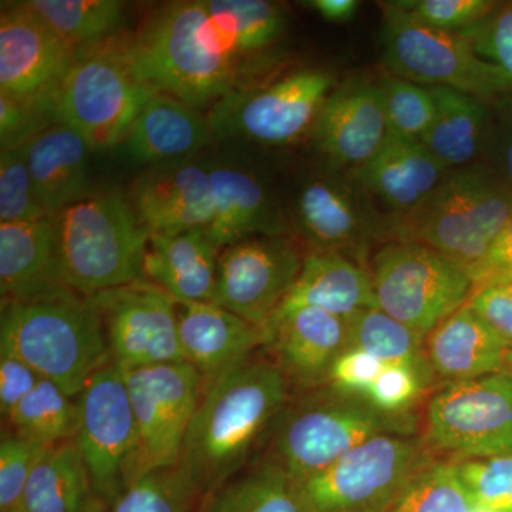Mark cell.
Here are the masks:
<instances>
[{
    "label": "cell",
    "instance_id": "cell-1",
    "mask_svg": "<svg viewBox=\"0 0 512 512\" xmlns=\"http://www.w3.org/2000/svg\"><path fill=\"white\" fill-rule=\"evenodd\" d=\"M289 394L291 384L271 359H249L204 386L175 467L198 500L245 470Z\"/></svg>",
    "mask_w": 512,
    "mask_h": 512
},
{
    "label": "cell",
    "instance_id": "cell-2",
    "mask_svg": "<svg viewBox=\"0 0 512 512\" xmlns=\"http://www.w3.org/2000/svg\"><path fill=\"white\" fill-rule=\"evenodd\" d=\"M123 45L140 79L197 109L241 87L247 70L212 25L204 0L167 3Z\"/></svg>",
    "mask_w": 512,
    "mask_h": 512
},
{
    "label": "cell",
    "instance_id": "cell-3",
    "mask_svg": "<svg viewBox=\"0 0 512 512\" xmlns=\"http://www.w3.org/2000/svg\"><path fill=\"white\" fill-rule=\"evenodd\" d=\"M0 350L20 357L74 399L111 362L99 311L90 298L69 289L3 303Z\"/></svg>",
    "mask_w": 512,
    "mask_h": 512
},
{
    "label": "cell",
    "instance_id": "cell-4",
    "mask_svg": "<svg viewBox=\"0 0 512 512\" xmlns=\"http://www.w3.org/2000/svg\"><path fill=\"white\" fill-rule=\"evenodd\" d=\"M52 217L64 288L90 298L144 279L150 232L126 195H86Z\"/></svg>",
    "mask_w": 512,
    "mask_h": 512
},
{
    "label": "cell",
    "instance_id": "cell-5",
    "mask_svg": "<svg viewBox=\"0 0 512 512\" xmlns=\"http://www.w3.org/2000/svg\"><path fill=\"white\" fill-rule=\"evenodd\" d=\"M383 434H413L412 417L384 414L365 397L328 384L289 400L269 433L266 458L302 483Z\"/></svg>",
    "mask_w": 512,
    "mask_h": 512
},
{
    "label": "cell",
    "instance_id": "cell-6",
    "mask_svg": "<svg viewBox=\"0 0 512 512\" xmlns=\"http://www.w3.org/2000/svg\"><path fill=\"white\" fill-rule=\"evenodd\" d=\"M511 214L510 188L487 165L476 163L448 171L419 210L390 222V242H419L470 272L493 248Z\"/></svg>",
    "mask_w": 512,
    "mask_h": 512
},
{
    "label": "cell",
    "instance_id": "cell-7",
    "mask_svg": "<svg viewBox=\"0 0 512 512\" xmlns=\"http://www.w3.org/2000/svg\"><path fill=\"white\" fill-rule=\"evenodd\" d=\"M156 92L134 70L123 39L110 37L79 50L62 79L39 99L53 123L72 127L94 151L124 143Z\"/></svg>",
    "mask_w": 512,
    "mask_h": 512
},
{
    "label": "cell",
    "instance_id": "cell-8",
    "mask_svg": "<svg viewBox=\"0 0 512 512\" xmlns=\"http://www.w3.org/2000/svg\"><path fill=\"white\" fill-rule=\"evenodd\" d=\"M382 10L383 63L394 77L450 87L488 104L510 96L503 74L477 55L466 36L431 28L400 2H384Z\"/></svg>",
    "mask_w": 512,
    "mask_h": 512
},
{
    "label": "cell",
    "instance_id": "cell-9",
    "mask_svg": "<svg viewBox=\"0 0 512 512\" xmlns=\"http://www.w3.org/2000/svg\"><path fill=\"white\" fill-rule=\"evenodd\" d=\"M338 86L322 69H298L262 84H245L215 101V140L289 147L311 137L323 104Z\"/></svg>",
    "mask_w": 512,
    "mask_h": 512
},
{
    "label": "cell",
    "instance_id": "cell-10",
    "mask_svg": "<svg viewBox=\"0 0 512 512\" xmlns=\"http://www.w3.org/2000/svg\"><path fill=\"white\" fill-rule=\"evenodd\" d=\"M369 272L379 309L423 338L474 291L463 266L419 242L380 245Z\"/></svg>",
    "mask_w": 512,
    "mask_h": 512
},
{
    "label": "cell",
    "instance_id": "cell-11",
    "mask_svg": "<svg viewBox=\"0 0 512 512\" xmlns=\"http://www.w3.org/2000/svg\"><path fill=\"white\" fill-rule=\"evenodd\" d=\"M427 441L413 434L370 439L303 480L311 512H389L417 471L429 464Z\"/></svg>",
    "mask_w": 512,
    "mask_h": 512
},
{
    "label": "cell",
    "instance_id": "cell-12",
    "mask_svg": "<svg viewBox=\"0 0 512 512\" xmlns=\"http://www.w3.org/2000/svg\"><path fill=\"white\" fill-rule=\"evenodd\" d=\"M79 403L76 443L89 471L93 491L113 505L136 481L138 436L123 372L111 360L90 377Z\"/></svg>",
    "mask_w": 512,
    "mask_h": 512
},
{
    "label": "cell",
    "instance_id": "cell-13",
    "mask_svg": "<svg viewBox=\"0 0 512 512\" xmlns=\"http://www.w3.org/2000/svg\"><path fill=\"white\" fill-rule=\"evenodd\" d=\"M426 441L456 460L512 454L511 373L441 386L427 403Z\"/></svg>",
    "mask_w": 512,
    "mask_h": 512
},
{
    "label": "cell",
    "instance_id": "cell-14",
    "mask_svg": "<svg viewBox=\"0 0 512 512\" xmlns=\"http://www.w3.org/2000/svg\"><path fill=\"white\" fill-rule=\"evenodd\" d=\"M121 372L137 427L136 481L147 474L177 467L204 393V379L188 362Z\"/></svg>",
    "mask_w": 512,
    "mask_h": 512
},
{
    "label": "cell",
    "instance_id": "cell-15",
    "mask_svg": "<svg viewBox=\"0 0 512 512\" xmlns=\"http://www.w3.org/2000/svg\"><path fill=\"white\" fill-rule=\"evenodd\" d=\"M292 221L311 249L340 252L359 264L372 245L390 242L389 220L348 171L335 168L315 171L299 184Z\"/></svg>",
    "mask_w": 512,
    "mask_h": 512
},
{
    "label": "cell",
    "instance_id": "cell-16",
    "mask_svg": "<svg viewBox=\"0 0 512 512\" xmlns=\"http://www.w3.org/2000/svg\"><path fill=\"white\" fill-rule=\"evenodd\" d=\"M305 255L291 235H259L222 248L212 302L265 330L301 274Z\"/></svg>",
    "mask_w": 512,
    "mask_h": 512
},
{
    "label": "cell",
    "instance_id": "cell-17",
    "mask_svg": "<svg viewBox=\"0 0 512 512\" xmlns=\"http://www.w3.org/2000/svg\"><path fill=\"white\" fill-rule=\"evenodd\" d=\"M106 330L111 360L121 369L185 362L177 301L148 279L90 296Z\"/></svg>",
    "mask_w": 512,
    "mask_h": 512
},
{
    "label": "cell",
    "instance_id": "cell-18",
    "mask_svg": "<svg viewBox=\"0 0 512 512\" xmlns=\"http://www.w3.org/2000/svg\"><path fill=\"white\" fill-rule=\"evenodd\" d=\"M389 138L380 82L352 77L338 84L320 110L312 146L325 167L353 171L369 163Z\"/></svg>",
    "mask_w": 512,
    "mask_h": 512
},
{
    "label": "cell",
    "instance_id": "cell-19",
    "mask_svg": "<svg viewBox=\"0 0 512 512\" xmlns=\"http://www.w3.org/2000/svg\"><path fill=\"white\" fill-rule=\"evenodd\" d=\"M130 201L150 235L205 229L214 215L208 163L191 157L146 167L131 184Z\"/></svg>",
    "mask_w": 512,
    "mask_h": 512
},
{
    "label": "cell",
    "instance_id": "cell-20",
    "mask_svg": "<svg viewBox=\"0 0 512 512\" xmlns=\"http://www.w3.org/2000/svg\"><path fill=\"white\" fill-rule=\"evenodd\" d=\"M77 52L22 2L3 5L0 15V94L36 99L67 72Z\"/></svg>",
    "mask_w": 512,
    "mask_h": 512
},
{
    "label": "cell",
    "instance_id": "cell-21",
    "mask_svg": "<svg viewBox=\"0 0 512 512\" xmlns=\"http://www.w3.org/2000/svg\"><path fill=\"white\" fill-rule=\"evenodd\" d=\"M265 335L262 348L301 393L328 386L333 363L348 349L346 320L316 308L275 315Z\"/></svg>",
    "mask_w": 512,
    "mask_h": 512
},
{
    "label": "cell",
    "instance_id": "cell-22",
    "mask_svg": "<svg viewBox=\"0 0 512 512\" xmlns=\"http://www.w3.org/2000/svg\"><path fill=\"white\" fill-rule=\"evenodd\" d=\"M348 173L390 224L419 210L448 170L421 141L389 137L369 163Z\"/></svg>",
    "mask_w": 512,
    "mask_h": 512
},
{
    "label": "cell",
    "instance_id": "cell-23",
    "mask_svg": "<svg viewBox=\"0 0 512 512\" xmlns=\"http://www.w3.org/2000/svg\"><path fill=\"white\" fill-rule=\"evenodd\" d=\"M177 316L185 362L205 386L244 365L265 343V330L214 302H177Z\"/></svg>",
    "mask_w": 512,
    "mask_h": 512
},
{
    "label": "cell",
    "instance_id": "cell-24",
    "mask_svg": "<svg viewBox=\"0 0 512 512\" xmlns=\"http://www.w3.org/2000/svg\"><path fill=\"white\" fill-rule=\"evenodd\" d=\"M214 215L205 228L218 249L259 235H288L278 202L258 174L234 161L208 163Z\"/></svg>",
    "mask_w": 512,
    "mask_h": 512
},
{
    "label": "cell",
    "instance_id": "cell-25",
    "mask_svg": "<svg viewBox=\"0 0 512 512\" xmlns=\"http://www.w3.org/2000/svg\"><path fill=\"white\" fill-rule=\"evenodd\" d=\"M214 140L210 120L200 109L156 92L138 114L124 146L131 161L151 167L191 158Z\"/></svg>",
    "mask_w": 512,
    "mask_h": 512
},
{
    "label": "cell",
    "instance_id": "cell-26",
    "mask_svg": "<svg viewBox=\"0 0 512 512\" xmlns=\"http://www.w3.org/2000/svg\"><path fill=\"white\" fill-rule=\"evenodd\" d=\"M63 289L52 215L42 220L0 224L2 305L32 301Z\"/></svg>",
    "mask_w": 512,
    "mask_h": 512
},
{
    "label": "cell",
    "instance_id": "cell-27",
    "mask_svg": "<svg viewBox=\"0 0 512 512\" xmlns=\"http://www.w3.org/2000/svg\"><path fill=\"white\" fill-rule=\"evenodd\" d=\"M301 308L320 309L343 319L379 308L369 269L340 252L309 249L301 274L276 315Z\"/></svg>",
    "mask_w": 512,
    "mask_h": 512
},
{
    "label": "cell",
    "instance_id": "cell-28",
    "mask_svg": "<svg viewBox=\"0 0 512 512\" xmlns=\"http://www.w3.org/2000/svg\"><path fill=\"white\" fill-rule=\"evenodd\" d=\"M37 198L53 215L89 195V143L72 127L53 123L22 147Z\"/></svg>",
    "mask_w": 512,
    "mask_h": 512
},
{
    "label": "cell",
    "instance_id": "cell-29",
    "mask_svg": "<svg viewBox=\"0 0 512 512\" xmlns=\"http://www.w3.org/2000/svg\"><path fill=\"white\" fill-rule=\"evenodd\" d=\"M424 348L434 377L454 383L501 372L510 346L466 303L431 330Z\"/></svg>",
    "mask_w": 512,
    "mask_h": 512
},
{
    "label": "cell",
    "instance_id": "cell-30",
    "mask_svg": "<svg viewBox=\"0 0 512 512\" xmlns=\"http://www.w3.org/2000/svg\"><path fill=\"white\" fill-rule=\"evenodd\" d=\"M220 252L204 228L178 235H150L144 278L177 302H212Z\"/></svg>",
    "mask_w": 512,
    "mask_h": 512
},
{
    "label": "cell",
    "instance_id": "cell-31",
    "mask_svg": "<svg viewBox=\"0 0 512 512\" xmlns=\"http://www.w3.org/2000/svg\"><path fill=\"white\" fill-rule=\"evenodd\" d=\"M430 90L436 114L429 131L421 138L423 146L448 171L481 163L490 131V104L450 87Z\"/></svg>",
    "mask_w": 512,
    "mask_h": 512
},
{
    "label": "cell",
    "instance_id": "cell-32",
    "mask_svg": "<svg viewBox=\"0 0 512 512\" xmlns=\"http://www.w3.org/2000/svg\"><path fill=\"white\" fill-rule=\"evenodd\" d=\"M96 497L76 439L47 446L37 461L20 512H86Z\"/></svg>",
    "mask_w": 512,
    "mask_h": 512
},
{
    "label": "cell",
    "instance_id": "cell-33",
    "mask_svg": "<svg viewBox=\"0 0 512 512\" xmlns=\"http://www.w3.org/2000/svg\"><path fill=\"white\" fill-rule=\"evenodd\" d=\"M198 512L311 511L298 481L265 457L208 494Z\"/></svg>",
    "mask_w": 512,
    "mask_h": 512
},
{
    "label": "cell",
    "instance_id": "cell-34",
    "mask_svg": "<svg viewBox=\"0 0 512 512\" xmlns=\"http://www.w3.org/2000/svg\"><path fill=\"white\" fill-rule=\"evenodd\" d=\"M212 25L239 62L258 63L284 36L285 10L266 0H204Z\"/></svg>",
    "mask_w": 512,
    "mask_h": 512
},
{
    "label": "cell",
    "instance_id": "cell-35",
    "mask_svg": "<svg viewBox=\"0 0 512 512\" xmlns=\"http://www.w3.org/2000/svg\"><path fill=\"white\" fill-rule=\"evenodd\" d=\"M348 325V348L365 350L384 365L407 366L419 373L427 387L436 380L423 336L409 326L384 313L366 309L345 319Z\"/></svg>",
    "mask_w": 512,
    "mask_h": 512
},
{
    "label": "cell",
    "instance_id": "cell-36",
    "mask_svg": "<svg viewBox=\"0 0 512 512\" xmlns=\"http://www.w3.org/2000/svg\"><path fill=\"white\" fill-rule=\"evenodd\" d=\"M22 5L76 52L110 39L126 10L119 0H25Z\"/></svg>",
    "mask_w": 512,
    "mask_h": 512
},
{
    "label": "cell",
    "instance_id": "cell-37",
    "mask_svg": "<svg viewBox=\"0 0 512 512\" xmlns=\"http://www.w3.org/2000/svg\"><path fill=\"white\" fill-rule=\"evenodd\" d=\"M6 420L18 436L52 446L76 439L79 403L62 387L43 379Z\"/></svg>",
    "mask_w": 512,
    "mask_h": 512
},
{
    "label": "cell",
    "instance_id": "cell-38",
    "mask_svg": "<svg viewBox=\"0 0 512 512\" xmlns=\"http://www.w3.org/2000/svg\"><path fill=\"white\" fill-rule=\"evenodd\" d=\"M389 512H474L454 460L433 458L404 487Z\"/></svg>",
    "mask_w": 512,
    "mask_h": 512
},
{
    "label": "cell",
    "instance_id": "cell-39",
    "mask_svg": "<svg viewBox=\"0 0 512 512\" xmlns=\"http://www.w3.org/2000/svg\"><path fill=\"white\" fill-rule=\"evenodd\" d=\"M389 137L421 141L436 114L430 87L400 77L380 80Z\"/></svg>",
    "mask_w": 512,
    "mask_h": 512
},
{
    "label": "cell",
    "instance_id": "cell-40",
    "mask_svg": "<svg viewBox=\"0 0 512 512\" xmlns=\"http://www.w3.org/2000/svg\"><path fill=\"white\" fill-rule=\"evenodd\" d=\"M198 497L177 468L138 478L113 504V512H192Z\"/></svg>",
    "mask_w": 512,
    "mask_h": 512
},
{
    "label": "cell",
    "instance_id": "cell-41",
    "mask_svg": "<svg viewBox=\"0 0 512 512\" xmlns=\"http://www.w3.org/2000/svg\"><path fill=\"white\" fill-rule=\"evenodd\" d=\"M477 512H512V454L454 460Z\"/></svg>",
    "mask_w": 512,
    "mask_h": 512
},
{
    "label": "cell",
    "instance_id": "cell-42",
    "mask_svg": "<svg viewBox=\"0 0 512 512\" xmlns=\"http://www.w3.org/2000/svg\"><path fill=\"white\" fill-rule=\"evenodd\" d=\"M49 217L37 198L35 184L22 148L0 154V224L28 222Z\"/></svg>",
    "mask_w": 512,
    "mask_h": 512
},
{
    "label": "cell",
    "instance_id": "cell-43",
    "mask_svg": "<svg viewBox=\"0 0 512 512\" xmlns=\"http://www.w3.org/2000/svg\"><path fill=\"white\" fill-rule=\"evenodd\" d=\"M46 447L13 431L3 433L0 441V512L19 510L26 485Z\"/></svg>",
    "mask_w": 512,
    "mask_h": 512
},
{
    "label": "cell",
    "instance_id": "cell-44",
    "mask_svg": "<svg viewBox=\"0 0 512 512\" xmlns=\"http://www.w3.org/2000/svg\"><path fill=\"white\" fill-rule=\"evenodd\" d=\"M461 35L473 43L481 59L500 70L512 94V2L498 3L487 18Z\"/></svg>",
    "mask_w": 512,
    "mask_h": 512
},
{
    "label": "cell",
    "instance_id": "cell-45",
    "mask_svg": "<svg viewBox=\"0 0 512 512\" xmlns=\"http://www.w3.org/2000/svg\"><path fill=\"white\" fill-rule=\"evenodd\" d=\"M400 5L431 28L461 33L487 18L498 6L491 0H402Z\"/></svg>",
    "mask_w": 512,
    "mask_h": 512
},
{
    "label": "cell",
    "instance_id": "cell-46",
    "mask_svg": "<svg viewBox=\"0 0 512 512\" xmlns=\"http://www.w3.org/2000/svg\"><path fill=\"white\" fill-rule=\"evenodd\" d=\"M429 389L419 373L407 366L386 365L365 399L375 409L390 416H406L421 394Z\"/></svg>",
    "mask_w": 512,
    "mask_h": 512
},
{
    "label": "cell",
    "instance_id": "cell-47",
    "mask_svg": "<svg viewBox=\"0 0 512 512\" xmlns=\"http://www.w3.org/2000/svg\"><path fill=\"white\" fill-rule=\"evenodd\" d=\"M53 124L39 97L13 99L0 94V143L2 150L22 147L29 138Z\"/></svg>",
    "mask_w": 512,
    "mask_h": 512
},
{
    "label": "cell",
    "instance_id": "cell-48",
    "mask_svg": "<svg viewBox=\"0 0 512 512\" xmlns=\"http://www.w3.org/2000/svg\"><path fill=\"white\" fill-rule=\"evenodd\" d=\"M491 124L481 163L512 192V94L490 104Z\"/></svg>",
    "mask_w": 512,
    "mask_h": 512
},
{
    "label": "cell",
    "instance_id": "cell-49",
    "mask_svg": "<svg viewBox=\"0 0 512 512\" xmlns=\"http://www.w3.org/2000/svg\"><path fill=\"white\" fill-rule=\"evenodd\" d=\"M467 305L498 338L512 348V281L477 286Z\"/></svg>",
    "mask_w": 512,
    "mask_h": 512
},
{
    "label": "cell",
    "instance_id": "cell-50",
    "mask_svg": "<svg viewBox=\"0 0 512 512\" xmlns=\"http://www.w3.org/2000/svg\"><path fill=\"white\" fill-rule=\"evenodd\" d=\"M384 366L365 350L348 348L333 363L329 386L339 392L365 397Z\"/></svg>",
    "mask_w": 512,
    "mask_h": 512
},
{
    "label": "cell",
    "instance_id": "cell-51",
    "mask_svg": "<svg viewBox=\"0 0 512 512\" xmlns=\"http://www.w3.org/2000/svg\"><path fill=\"white\" fill-rule=\"evenodd\" d=\"M42 380L43 377L20 357L0 350V413L3 419H8Z\"/></svg>",
    "mask_w": 512,
    "mask_h": 512
},
{
    "label": "cell",
    "instance_id": "cell-52",
    "mask_svg": "<svg viewBox=\"0 0 512 512\" xmlns=\"http://www.w3.org/2000/svg\"><path fill=\"white\" fill-rule=\"evenodd\" d=\"M474 288L491 282L512 281V214L487 256L471 269Z\"/></svg>",
    "mask_w": 512,
    "mask_h": 512
},
{
    "label": "cell",
    "instance_id": "cell-53",
    "mask_svg": "<svg viewBox=\"0 0 512 512\" xmlns=\"http://www.w3.org/2000/svg\"><path fill=\"white\" fill-rule=\"evenodd\" d=\"M305 5L316 10L328 22L345 23L355 18L360 3L357 0H311Z\"/></svg>",
    "mask_w": 512,
    "mask_h": 512
},
{
    "label": "cell",
    "instance_id": "cell-54",
    "mask_svg": "<svg viewBox=\"0 0 512 512\" xmlns=\"http://www.w3.org/2000/svg\"><path fill=\"white\" fill-rule=\"evenodd\" d=\"M505 372L511 373L512 375V348L508 349L507 359H505Z\"/></svg>",
    "mask_w": 512,
    "mask_h": 512
},
{
    "label": "cell",
    "instance_id": "cell-55",
    "mask_svg": "<svg viewBox=\"0 0 512 512\" xmlns=\"http://www.w3.org/2000/svg\"><path fill=\"white\" fill-rule=\"evenodd\" d=\"M13 512H20V511L16 510V511H13Z\"/></svg>",
    "mask_w": 512,
    "mask_h": 512
},
{
    "label": "cell",
    "instance_id": "cell-56",
    "mask_svg": "<svg viewBox=\"0 0 512 512\" xmlns=\"http://www.w3.org/2000/svg\"><path fill=\"white\" fill-rule=\"evenodd\" d=\"M474 512H477V511H474Z\"/></svg>",
    "mask_w": 512,
    "mask_h": 512
}]
</instances>
